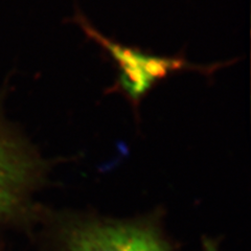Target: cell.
I'll list each match as a JSON object with an SVG mask.
<instances>
[{
  "mask_svg": "<svg viewBox=\"0 0 251 251\" xmlns=\"http://www.w3.org/2000/svg\"><path fill=\"white\" fill-rule=\"evenodd\" d=\"M56 251H174L158 216L109 218L60 214L53 222Z\"/></svg>",
  "mask_w": 251,
  "mask_h": 251,
  "instance_id": "cell-1",
  "label": "cell"
},
{
  "mask_svg": "<svg viewBox=\"0 0 251 251\" xmlns=\"http://www.w3.org/2000/svg\"><path fill=\"white\" fill-rule=\"evenodd\" d=\"M74 22L114 62L117 68L116 80L108 92L124 94L136 112V117H138L141 100L164 78L180 72H197L213 75L218 69L228 64L227 62H220L210 65H199L188 61L183 54L173 57L156 56L136 47L123 45L101 34L80 10H76Z\"/></svg>",
  "mask_w": 251,
  "mask_h": 251,
  "instance_id": "cell-2",
  "label": "cell"
},
{
  "mask_svg": "<svg viewBox=\"0 0 251 251\" xmlns=\"http://www.w3.org/2000/svg\"><path fill=\"white\" fill-rule=\"evenodd\" d=\"M45 172V161L0 117V219L26 211Z\"/></svg>",
  "mask_w": 251,
  "mask_h": 251,
  "instance_id": "cell-3",
  "label": "cell"
},
{
  "mask_svg": "<svg viewBox=\"0 0 251 251\" xmlns=\"http://www.w3.org/2000/svg\"><path fill=\"white\" fill-rule=\"evenodd\" d=\"M201 251H220L218 241L211 238H204L202 241Z\"/></svg>",
  "mask_w": 251,
  "mask_h": 251,
  "instance_id": "cell-4",
  "label": "cell"
}]
</instances>
